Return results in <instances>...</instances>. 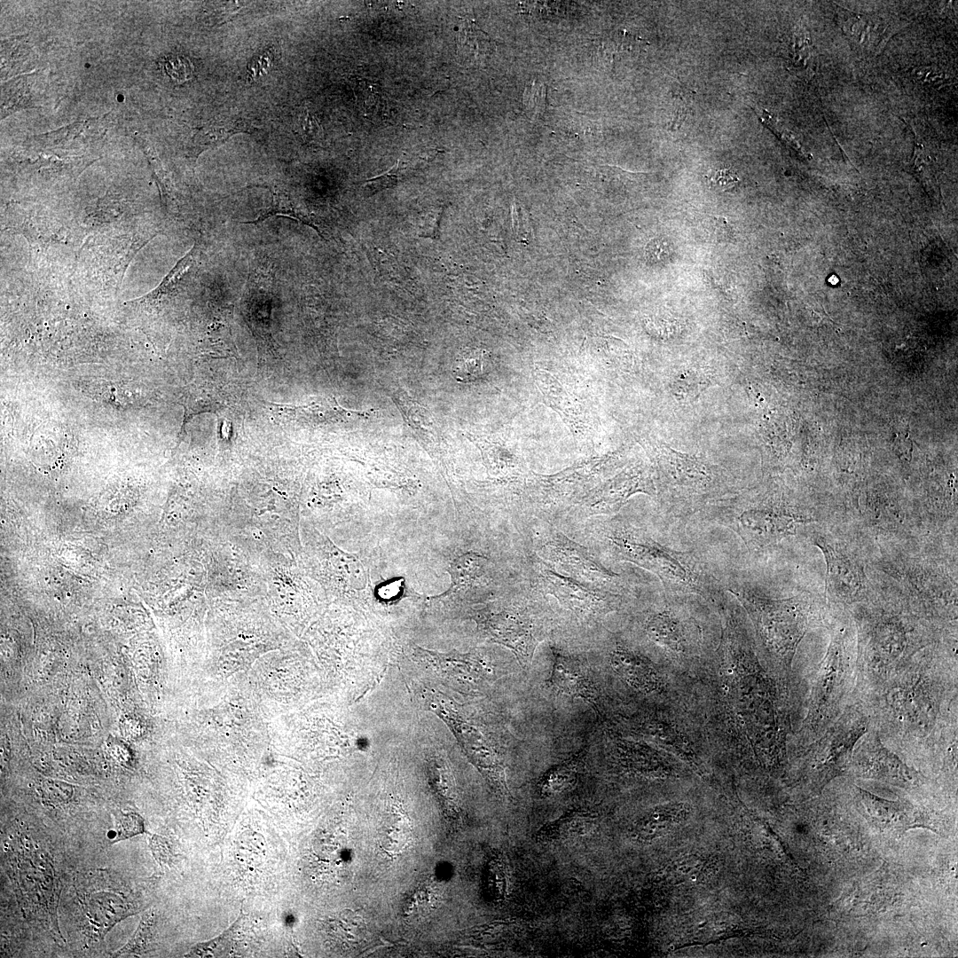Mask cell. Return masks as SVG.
<instances>
[{
    "instance_id": "1",
    "label": "cell",
    "mask_w": 958,
    "mask_h": 958,
    "mask_svg": "<svg viewBox=\"0 0 958 958\" xmlns=\"http://www.w3.org/2000/svg\"><path fill=\"white\" fill-rule=\"evenodd\" d=\"M439 554L451 583L444 593L427 599L430 606L467 612L507 594L524 580L517 540L508 539L475 507L455 514L452 534Z\"/></svg>"
},
{
    "instance_id": "2",
    "label": "cell",
    "mask_w": 958,
    "mask_h": 958,
    "mask_svg": "<svg viewBox=\"0 0 958 958\" xmlns=\"http://www.w3.org/2000/svg\"><path fill=\"white\" fill-rule=\"evenodd\" d=\"M577 530L600 560L629 561L659 577L668 591L705 595L714 577L690 553L662 545L645 530L616 518L587 521Z\"/></svg>"
},
{
    "instance_id": "3",
    "label": "cell",
    "mask_w": 958,
    "mask_h": 958,
    "mask_svg": "<svg viewBox=\"0 0 958 958\" xmlns=\"http://www.w3.org/2000/svg\"><path fill=\"white\" fill-rule=\"evenodd\" d=\"M302 551L298 561L332 599L375 604L373 579V554L349 553L306 520H301Z\"/></svg>"
},
{
    "instance_id": "4",
    "label": "cell",
    "mask_w": 958,
    "mask_h": 958,
    "mask_svg": "<svg viewBox=\"0 0 958 958\" xmlns=\"http://www.w3.org/2000/svg\"><path fill=\"white\" fill-rule=\"evenodd\" d=\"M514 525L518 543L560 573L601 589L624 590L618 574L604 567L587 546L569 538L555 524L528 516L516 520Z\"/></svg>"
},
{
    "instance_id": "5",
    "label": "cell",
    "mask_w": 958,
    "mask_h": 958,
    "mask_svg": "<svg viewBox=\"0 0 958 958\" xmlns=\"http://www.w3.org/2000/svg\"><path fill=\"white\" fill-rule=\"evenodd\" d=\"M544 595L525 580L507 594L467 611L478 631L490 641L509 648L522 668H528L539 643L541 628L535 605Z\"/></svg>"
},
{
    "instance_id": "6",
    "label": "cell",
    "mask_w": 958,
    "mask_h": 958,
    "mask_svg": "<svg viewBox=\"0 0 958 958\" xmlns=\"http://www.w3.org/2000/svg\"><path fill=\"white\" fill-rule=\"evenodd\" d=\"M519 546L524 580L544 596L553 595L562 608L570 611L579 621L596 622L620 607L623 601L621 593L601 589L561 574L520 544Z\"/></svg>"
},
{
    "instance_id": "7",
    "label": "cell",
    "mask_w": 958,
    "mask_h": 958,
    "mask_svg": "<svg viewBox=\"0 0 958 958\" xmlns=\"http://www.w3.org/2000/svg\"><path fill=\"white\" fill-rule=\"evenodd\" d=\"M638 492L656 495L653 471L642 461L631 463L615 476L589 490L557 523L577 530L593 516L617 513Z\"/></svg>"
},
{
    "instance_id": "8",
    "label": "cell",
    "mask_w": 958,
    "mask_h": 958,
    "mask_svg": "<svg viewBox=\"0 0 958 958\" xmlns=\"http://www.w3.org/2000/svg\"><path fill=\"white\" fill-rule=\"evenodd\" d=\"M713 518L734 530L749 548L777 543L796 534L805 517L778 507L734 504L720 507Z\"/></svg>"
},
{
    "instance_id": "9",
    "label": "cell",
    "mask_w": 958,
    "mask_h": 958,
    "mask_svg": "<svg viewBox=\"0 0 958 958\" xmlns=\"http://www.w3.org/2000/svg\"><path fill=\"white\" fill-rule=\"evenodd\" d=\"M731 591L756 618L761 635L768 643L794 647L805 623L804 601L797 597L773 600L746 587Z\"/></svg>"
},
{
    "instance_id": "10",
    "label": "cell",
    "mask_w": 958,
    "mask_h": 958,
    "mask_svg": "<svg viewBox=\"0 0 958 958\" xmlns=\"http://www.w3.org/2000/svg\"><path fill=\"white\" fill-rule=\"evenodd\" d=\"M656 465L662 482L669 489L670 497L682 504V511L690 509L717 487L718 473L711 465L698 458L659 447Z\"/></svg>"
},
{
    "instance_id": "11",
    "label": "cell",
    "mask_w": 958,
    "mask_h": 958,
    "mask_svg": "<svg viewBox=\"0 0 958 958\" xmlns=\"http://www.w3.org/2000/svg\"><path fill=\"white\" fill-rule=\"evenodd\" d=\"M818 546L826 561V590L835 600L850 601L856 599L864 589L865 574L862 566L845 551L817 538Z\"/></svg>"
},
{
    "instance_id": "12",
    "label": "cell",
    "mask_w": 958,
    "mask_h": 958,
    "mask_svg": "<svg viewBox=\"0 0 958 958\" xmlns=\"http://www.w3.org/2000/svg\"><path fill=\"white\" fill-rule=\"evenodd\" d=\"M553 664L548 685L557 693L595 705L598 690L586 665L577 656L551 647Z\"/></svg>"
},
{
    "instance_id": "13",
    "label": "cell",
    "mask_w": 958,
    "mask_h": 958,
    "mask_svg": "<svg viewBox=\"0 0 958 958\" xmlns=\"http://www.w3.org/2000/svg\"><path fill=\"white\" fill-rule=\"evenodd\" d=\"M372 410H350L341 406L334 398H318L308 404L294 406L272 404L271 412L274 420L282 424L318 426L346 421L353 418H367Z\"/></svg>"
},
{
    "instance_id": "14",
    "label": "cell",
    "mask_w": 958,
    "mask_h": 958,
    "mask_svg": "<svg viewBox=\"0 0 958 958\" xmlns=\"http://www.w3.org/2000/svg\"><path fill=\"white\" fill-rule=\"evenodd\" d=\"M610 664L626 684L638 691L651 693L661 685L655 665L643 656L623 646L617 645L611 651Z\"/></svg>"
},
{
    "instance_id": "15",
    "label": "cell",
    "mask_w": 958,
    "mask_h": 958,
    "mask_svg": "<svg viewBox=\"0 0 958 958\" xmlns=\"http://www.w3.org/2000/svg\"><path fill=\"white\" fill-rule=\"evenodd\" d=\"M861 794L871 821L883 831L902 833L911 828L926 825L919 813L912 806L880 799L865 792Z\"/></svg>"
},
{
    "instance_id": "16",
    "label": "cell",
    "mask_w": 958,
    "mask_h": 958,
    "mask_svg": "<svg viewBox=\"0 0 958 958\" xmlns=\"http://www.w3.org/2000/svg\"><path fill=\"white\" fill-rule=\"evenodd\" d=\"M123 898L119 893L101 891L92 894L85 901L86 915L98 927L101 935L106 934L120 920L136 913Z\"/></svg>"
},
{
    "instance_id": "17",
    "label": "cell",
    "mask_w": 958,
    "mask_h": 958,
    "mask_svg": "<svg viewBox=\"0 0 958 958\" xmlns=\"http://www.w3.org/2000/svg\"><path fill=\"white\" fill-rule=\"evenodd\" d=\"M645 631L652 641L671 652L682 653L685 650L687 636L684 624L669 610L652 614L646 621Z\"/></svg>"
},
{
    "instance_id": "18",
    "label": "cell",
    "mask_w": 958,
    "mask_h": 958,
    "mask_svg": "<svg viewBox=\"0 0 958 958\" xmlns=\"http://www.w3.org/2000/svg\"><path fill=\"white\" fill-rule=\"evenodd\" d=\"M457 47L459 56L474 65H482L495 51L491 38L467 18L459 19Z\"/></svg>"
},
{
    "instance_id": "19",
    "label": "cell",
    "mask_w": 958,
    "mask_h": 958,
    "mask_svg": "<svg viewBox=\"0 0 958 958\" xmlns=\"http://www.w3.org/2000/svg\"><path fill=\"white\" fill-rule=\"evenodd\" d=\"M534 378L540 389L546 403L560 413L562 419L569 424L573 430L578 429L579 410L577 408L571 396L567 393L559 381L548 372L535 370Z\"/></svg>"
},
{
    "instance_id": "20",
    "label": "cell",
    "mask_w": 958,
    "mask_h": 958,
    "mask_svg": "<svg viewBox=\"0 0 958 958\" xmlns=\"http://www.w3.org/2000/svg\"><path fill=\"white\" fill-rule=\"evenodd\" d=\"M585 750L553 766L538 781V792L546 797L561 794L575 785L584 764Z\"/></svg>"
},
{
    "instance_id": "21",
    "label": "cell",
    "mask_w": 958,
    "mask_h": 958,
    "mask_svg": "<svg viewBox=\"0 0 958 958\" xmlns=\"http://www.w3.org/2000/svg\"><path fill=\"white\" fill-rule=\"evenodd\" d=\"M594 818L588 811H574L544 828L541 835L555 840L581 837L591 832L595 823Z\"/></svg>"
},
{
    "instance_id": "22",
    "label": "cell",
    "mask_w": 958,
    "mask_h": 958,
    "mask_svg": "<svg viewBox=\"0 0 958 958\" xmlns=\"http://www.w3.org/2000/svg\"><path fill=\"white\" fill-rule=\"evenodd\" d=\"M255 127L244 119H227L202 129L195 137L199 152L221 145L238 133H254Z\"/></svg>"
},
{
    "instance_id": "23",
    "label": "cell",
    "mask_w": 958,
    "mask_h": 958,
    "mask_svg": "<svg viewBox=\"0 0 958 958\" xmlns=\"http://www.w3.org/2000/svg\"><path fill=\"white\" fill-rule=\"evenodd\" d=\"M155 917L153 911L143 915L130 940L120 949L111 954L113 957H138L148 951L153 939Z\"/></svg>"
},
{
    "instance_id": "24",
    "label": "cell",
    "mask_w": 958,
    "mask_h": 958,
    "mask_svg": "<svg viewBox=\"0 0 958 958\" xmlns=\"http://www.w3.org/2000/svg\"><path fill=\"white\" fill-rule=\"evenodd\" d=\"M145 832V820L138 813H126L116 818L107 833L111 844L124 841Z\"/></svg>"
},
{
    "instance_id": "25",
    "label": "cell",
    "mask_w": 958,
    "mask_h": 958,
    "mask_svg": "<svg viewBox=\"0 0 958 958\" xmlns=\"http://www.w3.org/2000/svg\"><path fill=\"white\" fill-rule=\"evenodd\" d=\"M274 216H286L294 219L305 225L313 228L321 236L319 230L310 220V217L303 215L296 208L293 207L288 200H285L281 195L277 194H275V197H273L272 205L269 208L263 210L256 219L245 223L256 224Z\"/></svg>"
},
{
    "instance_id": "26",
    "label": "cell",
    "mask_w": 958,
    "mask_h": 958,
    "mask_svg": "<svg viewBox=\"0 0 958 958\" xmlns=\"http://www.w3.org/2000/svg\"><path fill=\"white\" fill-rule=\"evenodd\" d=\"M710 381L706 375L699 371H684L675 378L673 391L677 397L695 398Z\"/></svg>"
},
{
    "instance_id": "27",
    "label": "cell",
    "mask_w": 958,
    "mask_h": 958,
    "mask_svg": "<svg viewBox=\"0 0 958 958\" xmlns=\"http://www.w3.org/2000/svg\"><path fill=\"white\" fill-rule=\"evenodd\" d=\"M402 168L400 161H398L389 170L384 174L367 179L364 185V192L366 197H370L382 190L393 188L397 185L401 180Z\"/></svg>"
},
{
    "instance_id": "28",
    "label": "cell",
    "mask_w": 958,
    "mask_h": 958,
    "mask_svg": "<svg viewBox=\"0 0 958 958\" xmlns=\"http://www.w3.org/2000/svg\"><path fill=\"white\" fill-rule=\"evenodd\" d=\"M759 116L766 123V125L769 127V129H771L780 139L783 140V142L788 144L793 149L802 153L803 151L801 148V145L789 130L778 123L776 119L773 118V116L765 110L760 111Z\"/></svg>"
},
{
    "instance_id": "29",
    "label": "cell",
    "mask_w": 958,
    "mask_h": 958,
    "mask_svg": "<svg viewBox=\"0 0 958 958\" xmlns=\"http://www.w3.org/2000/svg\"><path fill=\"white\" fill-rule=\"evenodd\" d=\"M165 70L172 79L184 82L191 78L192 67L187 59L173 56L166 60Z\"/></svg>"
},
{
    "instance_id": "30",
    "label": "cell",
    "mask_w": 958,
    "mask_h": 958,
    "mask_svg": "<svg viewBox=\"0 0 958 958\" xmlns=\"http://www.w3.org/2000/svg\"><path fill=\"white\" fill-rule=\"evenodd\" d=\"M148 844L154 860L164 868L170 864L172 853L169 843L163 837L151 834L148 837Z\"/></svg>"
},
{
    "instance_id": "31",
    "label": "cell",
    "mask_w": 958,
    "mask_h": 958,
    "mask_svg": "<svg viewBox=\"0 0 958 958\" xmlns=\"http://www.w3.org/2000/svg\"><path fill=\"white\" fill-rule=\"evenodd\" d=\"M739 178L736 174L728 169H720L710 175L711 185L719 191H725L734 186Z\"/></svg>"
},
{
    "instance_id": "32",
    "label": "cell",
    "mask_w": 958,
    "mask_h": 958,
    "mask_svg": "<svg viewBox=\"0 0 958 958\" xmlns=\"http://www.w3.org/2000/svg\"><path fill=\"white\" fill-rule=\"evenodd\" d=\"M300 123L304 135L309 139H316L322 135V129L315 116L305 109L300 117Z\"/></svg>"
},
{
    "instance_id": "33",
    "label": "cell",
    "mask_w": 958,
    "mask_h": 958,
    "mask_svg": "<svg viewBox=\"0 0 958 958\" xmlns=\"http://www.w3.org/2000/svg\"><path fill=\"white\" fill-rule=\"evenodd\" d=\"M914 76L922 82H936L944 79L943 73L934 67H923L916 68Z\"/></svg>"
},
{
    "instance_id": "34",
    "label": "cell",
    "mask_w": 958,
    "mask_h": 958,
    "mask_svg": "<svg viewBox=\"0 0 958 958\" xmlns=\"http://www.w3.org/2000/svg\"><path fill=\"white\" fill-rule=\"evenodd\" d=\"M270 59L267 54L261 55L256 59H254L250 67L253 75L258 76L259 72L261 73L263 69H265V67H268Z\"/></svg>"
}]
</instances>
